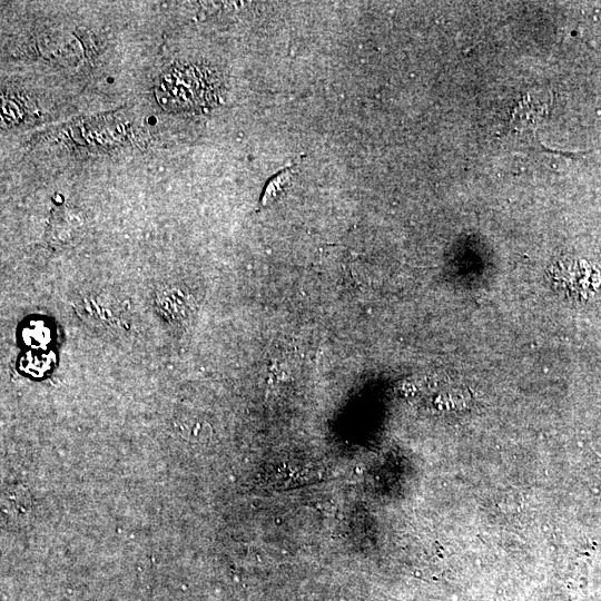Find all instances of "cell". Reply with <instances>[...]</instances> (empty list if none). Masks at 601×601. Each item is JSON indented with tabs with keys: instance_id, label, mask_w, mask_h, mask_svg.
<instances>
[{
	"instance_id": "obj_1",
	"label": "cell",
	"mask_w": 601,
	"mask_h": 601,
	"mask_svg": "<svg viewBox=\"0 0 601 601\" xmlns=\"http://www.w3.org/2000/svg\"><path fill=\"white\" fill-rule=\"evenodd\" d=\"M219 85L208 68L175 67L161 77L157 98L167 109L197 110L217 101Z\"/></svg>"
},
{
	"instance_id": "obj_2",
	"label": "cell",
	"mask_w": 601,
	"mask_h": 601,
	"mask_svg": "<svg viewBox=\"0 0 601 601\" xmlns=\"http://www.w3.org/2000/svg\"><path fill=\"white\" fill-rule=\"evenodd\" d=\"M293 176V167H286L274 176L266 185L260 203L267 206L282 196Z\"/></svg>"
}]
</instances>
